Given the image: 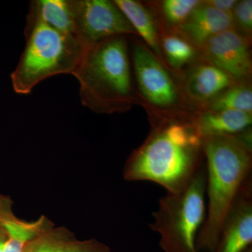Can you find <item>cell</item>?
Masks as SVG:
<instances>
[{
    "instance_id": "cell-1",
    "label": "cell",
    "mask_w": 252,
    "mask_h": 252,
    "mask_svg": "<svg viewBox=\"0 0 252 252\" xmlns=\"http://www.w3.org/2000/svg\"><path fill=\"white\" fill-rule=\"evenodd\" d=\"M204 159L203 138L192 123L166 119L157 124L145 142L131 154L124 178L153 182L167 193H180L204 166Z\"/></svg>"
},
{
    "instance_id": "cell-2",
    "label": "cell",
    "mask_w": 252,
    "mask_h": 252,
    "mask_svg": "<svg viewBox=\"0 0 252 252\" xmlns=\"http://www.w3.org/2000/svg\"><path fill=\"white\" fill-rule=\"evenodd\" d=\"M251 132L203 138L206 216L197 238L198 252H214L239 194L252 177Z\"/></svg>"
},
{
    "instance_id": "cell-3",
    "label": "cell",
    "mask_w": 252,
    "mask_h": 252,
    "mask_svg": "<svg viewBox=\"0 0 252 252\" xmlns=\"http://www.w3.org/2000/svg\"><path fill=\"white\" fill-rule=\"evenodd\" d=\"M72 75L83 105L97 113L124 112L135 100L126 36L87 46Z\"/></svg>"
},
{
    "instance_id": "cell-4",
    "label": "cell",
    "mask_w": 252,
    "mask_h": 252,
    "mask_svg": "<svg viewBox=\"0 0 252 252\" xmlns=\"http://www.w3.org/2000/svg\"><path fill=\"white\" fill-rule=\"evenodd\" d=\"M26 39L11 79L16 94H27L41 81L58 74H73L87 46L74 34L35 23L25 28Z\"/></svg>"
},
{
    "instance_id": "cell-5",
    "label": "cell",
    "mask_w": 252,
    "mask_h": 252,
    "mask_svg": "<svg viewBox=\"0 0 252 252\" xmlns=\"http://www.w3.org/2000/svg\"><path fill=\"white\" fill-rule=\"evenodd\" d=\"M206 216V170L202 167L185 190L159 199L151 229L163 252H198L197 238Z\"/></svg>"
},
{
    "instance_id": "cell-6",
    "label": "cell",
    "mask_w": 252,
    "mask_h": 252,
    "mask_svg": "<svg viewBox=\"0 0 252 252\" xmlns=\"http://www.w3.org/2000/svg\"><path fill=\"white\" fill-rule=\"evenodd\" d=\"M74 34L86 46L137 33L114 1L69 0Z\"/></svg>"
},
{
    "instance_id": "cell-7",
    "label": "cell",
    "mask_w": 252,
    "mask_h": 252,
    "mask_svg": "<svg viewBox=\"0 0 252 252\" xmlns=\"http://www.w3.org/2000/svg\"><path fill=\"white\" fill-rule=\"evenodd\" d=\"M132 57L137 85L146 99L160 108L176 105L179 94L175 83L153 53L135 41L132 44Z\"/></svg>"
},
{
    "instance_id": "cell-8",
    "label": "cell",
    "mask_w": 252,
    "mask_h": 252,
    "mask_svg": "<svg viewBox=\"0 0 252 252\" xmlns=\"http://www.w3.org/2000/svg\"><path fill=\"white\" fill-rule=\"evenodd\" d=\"M201 49L209 63L224 71L232 79L241 80L251 75L249 41L234 29L212 36Z\"/></svg>"
},
{
    "instance_id": "cell-9",
    "label": "cell",
    "mask_w": 252,
    "mask_h": 252,
    "mask_svg": "<svg viewBox=\"0 0 252 252\" xmlns=\"http://www.w3.org/2000/svg\"><path fill=\"white\" fill-rule=\"evenodd\" d=\"M252 244V177L244 185L225 220L214 252H243Z\"/></svg>"
},
{
    "instance_id": "cell-10",
    "label": "cell",
    "mask_w": 252,
    "mask_h": 252,
    "mask_svg": "<svg viewBox=\"0 0 252 252\" xmlns=\"http://www.w3.org/2000/svg\"><path fill=\"white\" fill-rule=\"evenodd\" d=\"M233 15L220 11L203 1L181 25L180 30L195 45L202 48L212 36L233 29Z\"/></svg>"
},
{
    "instance_id": "cell-11",
    "label": "cell",
    "mask_w": 252,
    "mask_h": 252,
    "mask_svg": "<svg viewBox=\"0 0 252 252\" xmlns=\"http://www.w3.org/2000/svg\"><path fill=\"white\" fill-rule=\"evenodd\" d=\"M252 123V112L235 110H207L192 121L195 130L203 138L240 135L249 130Z\"/></svg>"
},
{
    "instance_id": "cell-12",
    "label": "cell",
    "mask_w": 252,
    "mask_h": 252,
    "mask_svg": "<svg viewBox=\"0 0 252 252\" xmlns=\"http://www.w3.org/2000/svg\"><path fill=\"white\" fill-rule=\"evenodd\" d=\"M233 79L220 68L208 63L194 68L187 78L189 94L194 99L210 102L230 87Z\"/></svg>"
},
{
    "instance_id": "cell-13",
    "label": "cell",
    "mask_w": 252,
    "mask_h": 252,
    "mask_svg": "<svg viewBox=\"0 0 252 252\" xmlns=\"http://www.w3.org/2000/svg\"><path fill=\"white\" fill-rule=\"evenodd\" d=\"M35 23H42L61 32L75 35L69 0L31 1L26 28Z\"/></svg>"
},
{
    "instance_id": "cell-14",
    "label": "cell",
    "mask_w": 252,
    "mask_h": 252,
    "mask_svg": "<svg viewBox=\"0 0 252 252\" xmlns=\"http://www.w3.org/2000/svg\"><path fill=\"white\" fill-rule=\"evenodd\" d=\"M23 252H111L95 240L80 241L63 230H47L32 240Z\"/></svg>"
},
{
    "instance_id": "cell-15",
    "label": "cell",
    "mask_w": 252,
    "mask_h": 252,
    "mask_svg": "<svg viewBox=\"0 0 252 252\" xmlns=\"http://www.w3.org/2000/svg\"><path fill=\"white\" fill-rule=\"evenodd\" d=\"M114 1L137 35L142 36L152 52L155 53L158 59L163 57L157 26L150 11L135 0H114Z\"/></svg>"
},
{
    "instance_id": "cell-16",
    "label": "cell",
    "mask_w": 252,
    "mask_h": 252,
    "mask_svg": "<svg viewBox=\"0 0 252 252\" xmlns=\"http://www.w3.org/2000/svg\"><path fill=\"white\" fill-rule=\"evenodd\" d=\"M235 110L252 113V92L245 86H230L209 102V111Z\"/></svg>"
},
{
    "instance_id": "cell-17",
    "label": "cell",
    "mask_w": 252,
    "mask_h": 252,
    "mask_svg": "<svg viewBox=\"0 0 252 252\" xmlns=\"http://www.w3.org/2000/svg\"><path fill=\"white\" fill-rule=\"evenodd\" d=\"M162 54L171 67L180 69L191 62L195 57L193 45L184 38L177 35H166L160 41Z\"/></svg>"
},
{
    "instance_id": "cell-18",
    "label": "cell",
    "mask_w": 252,
    "mask_h": 252,
    "mask_svg": "<svg viewBox=\"0 0 252 252\" xmlns=\"http://www.w3.org/2000/svg\"><path fill=\"white\" fill-rule=\"evenodd\" d=\"M202 2L198 0H165L162 3V14L167 22L180 26Z\"/></svg>"
},
{
    "instance_id": "cell-19",
    "label": "cell",
    "mask_w": 252,
    "mask_h": 252,
    "mask_svg": "<svg viewBox=\"0 0 252 252\" xmlns=\"http://www.w3.org/2000/svg\"><path fill=\"white\" fill-rule=\"evenodd\" d=\"M233 25L245 34H250L252 31V1H238L233 11Z\"/></svg>"
},
{
    "instance_id": "cell-20",
    "label": "cell",
    "mask_w": 252,
    "mask_h": 252,
    "mask_svg": "<svg viewBox=\"0 0 252 252\" xmlns=\"http://www.w3.org/2000/svg\"><path fill=\"white\" fill-rule=\"evenodd\" d=\"M205 2L220 10V11L232 14L238 1H235V0H210V1H205Z\"/></svg>"
},
{
    "instance_id": "cell-21",
    "label": "cell",
    "mask_w": 252,
    "mask_h": 252,
    "mask_svg": "<svg viewBox=\"0 0 252 252\" xmlns=\"http://www.w3.org/2000/svg\"><path fill=\"white\" fill-rule=\"evenodd\" d=\"M5 243H6V239L0 237V252H4Z\"/></svg>"
},
{
    "instance_id": "cell-22",
    "label": "cell",
    "mask_w": 252,
    "mask_h": 252,
    "mask_svg": "<svg viewBox=\"0 0 252 252\" xmlns=\"http://www.w3.org/2000/svg\"><path fill=\"white\" fill-rule=\"evenodd\" d=\"M243 252H252V246L250 247V248H249L248 249H247V250Z\"/></svg>"
},
{
    "instance_id": "cell-23",
    "label": "cell",
    "mask_w": 252,
    "mask_h": 252,
    "mask_svg": "<svg viewBox=\"0 0 252 252\" xmlns=\"http://www.w3.org/2000/svg\"><path fill=\"white\" fill-rule=\"evenodd\" d=\"M0 227H1V226H0ZM0 237H1V236H0Z\"/></svg>"
}]
</instances>
